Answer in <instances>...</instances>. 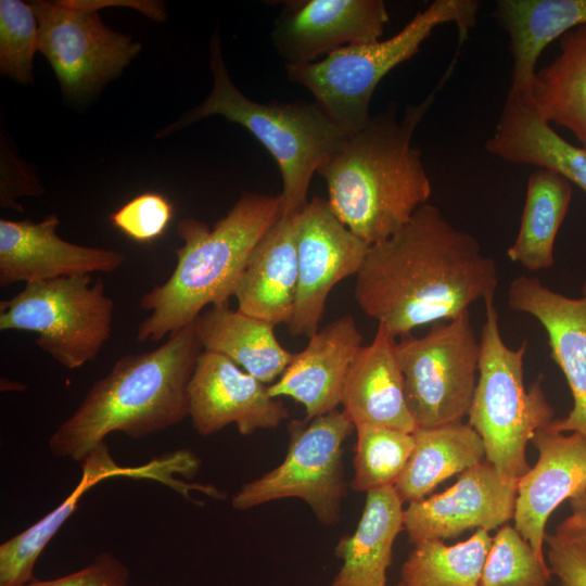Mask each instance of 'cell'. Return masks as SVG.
Returning <instances> with one entry per match:
<instances>
[{
	"label": "cell",
	"instance_id": "34",
	"mask_svg": "<svg viewBox=\"0 0 586 586\" xmlns=\"http://www.w3.org/2000/svg\"><path fill=\"white\" fill-rule=\"evenodd\" d=\"M173 217L171 204L154 192L142 193L110 216L112 225L137 242H151L165 231Z\"/></svg>",
	"mask_w": 586,
	"mask_h": 586
},
{
	"label": "cell",
	"instance_id": "27",
	"mask_svg": "<svg viewBox=\"0 0 586 586\" xmlns=\"http://www.w3.org/2000/svg\"><path fill=\"white\" fill-rule=\"evenodd\" d=\"M415 447L394 487L403 502L423 499L440 483L485 460V447L469 423L418 428Z\"/></svg>",
	"mask_w": 586,
	"mask_h": 586
},
{
	"label": "cell",
	"instance_id": "25",
	"mask_svg": "<svg viewBox=\"0 0 586 586\" xmlns=\"http://www.w3.org/2000/svg\"><path fill=\"white\" fill-rule=\"evenodd\" d=\"M194 327L203 349L228 357L264 384L280 378L294 356L278 341L275 324L229 303L203 310Z\"/></svg>",
	"mask_w": 586,
	"mask_h": 586
},
{
	"label": "cell",
	"instance_id": "1",
	"mask_svg": "<svg viewBox=\"0 0 586 586\" xmlns=\"http://www.w3.org/2000/svg\"><path fill=\"white\" fill-rule=\"evenodd\" d=\"M496 260L429 203L386 240L370 245L356 276L355 300L396 339L450 320L495 296Z\"/></svg>",
	"mask_w": 586,
	"mask_h": 586
},
{
	"label": "cell",
	"instance_id": "16",
	"mask_svg": "<svg viewBox=\"0 0 586 586\" xmlns=\"http://www.w3.org/2000/svg\"><path fill=\"white\" fill-rule=\"evenodd\" d=\"M388 21L382 0L292 1L277 18L271 40L286 64L309 63L347 46L379 40Z\"/></svg>",
	"mask_w": 586,
	"mask_h": 586
},
{
	"label": "cell",
	"instance_id": "6",
	"mask_svg": "<svg viewBox=\"0 0 586 586\" xmlns=\"http://www.w3.org/2000/svg\"><path fill=\"white\" fill-rule=\"evenodd\" d=\"M479 8L475 0H435L394 36L347 46L319 61L285 64L286 76L309 90L333 123L347 133L356 132L371 118L372 94L383 77L412 58L442 24L454 23L462 43L475 25Z\"/></svg>",
	"mask_w": 586,
	"mask_h": 586
},
{
	"label": "cell",
	"instance_id": "21",
	"mask_svg": "<svg viewBox=\"0 0 586 586\" xmlns=\"http://www.w3.org/2000/svg\"><path fill=\"white\" fill-rule=\"evenodd\" d=\"M298 214L280 216L264 234L250 255L234 292L240 311L275 326L289 324L294 310Z\"/></svg>",
	"mask_w": 586,
	"mask_h": 586
},
{
	"label": "cell",
	"instance_id": "17",
	"mask_svg": "<svg viewBox=\"0 0 586 586\" xmlns=\"http://www.w3.org/2000/svg\"><path fill=\"white\" fill-rule=\"evenodd\" d=\"M60 219H0V285L39 282L92 272H112L125 262L118 251L82 246L58 235Z\"/></svg>",
	"mask_w": 586,
	"mask_h": 586
},
{
	"label": "cell",
	"instance_id": "2",
	"mask_svg": "<svg viewBox=\"0 0 586 586\" xmlns=\"http://www.w3.org/2000/svg\"><path fill=\"white\" fill-rule=\"evenodd\" d=\"M454 65L402 119L390 112L371 117L317 171L327 183L334 215L369 245L402 229L431 196L422 153L412 145V137Z\"/></svg>",
	"mask_w": 586,
	"mask_h": 586
},
{
	"label": "cell",
	"instance_id": "30",
	"mask_svg": "<svg viewBox=\"0 0 586 586\" xmlns=\"http://www.w3.org/2000/svg\"><path fill=\"white\" fill-rule=\"evenodd\" d=\"M492 542L488 531L483 528L451 546L440 539L421 542L404 562L400 583L404 586H480Z\"/></svg>",
	"mask_w": 586,
	"mask_h": 586
},
{
	"label": "cell",
	"instance_id": "7",
	"mask_svg": "<svg viewBox=\"0 0 586 586\" xmlns=\"http://www.w3.org/2000/svg\"><path fill=\"white\" fill-rule=\"evenodd\" d=\"M485 302L480 339L479 378L469 410V424L485 447V460L501 475L520 480L530 470L526 445L547 428L555 411L538 378L524 386L523 362L527 342L510 348L498 323L495 296Z\"/></svg>",
	"mask_w": 586,
	"mask_h": 586
},
{
	"label": "cell",
	"instance_id": "13",
	"mask_svg": "<svg viewBox=\"0 0 586 586\" xmlns=\"http://www.w3.org/2000/svg\"><path fill=\"white\" fill-rule=\"evenodd\" d=\"M518 482L484 460L461 472L445 492L410 502L404 528L413 545L455 538L475 527L496 528L514 515Z\"/></svg>",
	"mask_w": 586,
	"mask_h": 586
},
{
	"label": "cell",
	"instance_id": "23",
	"mask_svg": "<svg viewBox=\"0 0 586 586\" xmlns=\"http://www.w3.org/2000/svg\"><path fill=\"white\" fill-rule=\"evenodd\" d=\"M494 16L507 31L512 54L511 94H530L544 49L586 26V0H498Z\"/></svg>",
	"mask_w": 586,
	"mask_h": 586
},
{
	"label": "cell",
	"instance_id": "28",
	"mask_svg": "<svg viewBox=\"0 0 586 586\" xmlns=\"http://www.w3.org/2000/svg\"><path fill=\"white\" fill-rule=\"evenodd\" d=\"M560 52L536 71L528 94L550 125L570 130L586 149V26L559 38Z\"/></svg>",
	"mask_w": 586,
	"mask_h": 586
},
{
	"label": "cell",
	"instance_id": "24",
	"mask_svg": "<svg viewBox=\"0 0 586 586\" xmlns=\"http://www.w3.org/2000/svg\"><path fill=\"white\" fill-rule=\"evenodd\" d=\"M403 504L394 486L367 493L355 533L335 547L343 563L329 586H387L393 544L404 528Z\"/></svg>",
	"mask_w": 586,
	"mask_h": 586
},
{
	"label": "cell",
	"instance_id": "35",
	"mask_svg": "<svg viewBox=\"0 0 586 586\" xmlns=\"http://www.w3.org/2000/svg\"><path fill=\"white\" fill-rule=\"evenodd\" d=\"M129 570L110 552L99 553L87 566L54 579H33L24 586H128Z\"/></svg>",
	"mask_w": 586,
	"mask_h": 586
},
{
	"label": "cell",
	"instance_id": "14",
	"mask_svg": "<svg viewBox=\"0 0 586 586\" xmlns=\"http://www.w3.org/2000/svg\"><path fill=\"white\" fill-rule=\"evenodd\" d=\"M189 417L202 436L234 423L240 434L277 428L289 418L268 386L228 357L203 349L188 387Z\"/></svg>",
	"mask_w": 586,
	"mask_h": 586
},
{
	"label": "cell",
	"instance_id": "20",
	"mask_svg": "<svg viewBox=\"0 0 586 586\" xmlns=\"http://www.w3.org/2000/svg\"><path fill=\"white\" fill-rule=\"evenodd\" d=\"M395 337L378 323L373 341L361 345L345 377L341 405L355 426L371 424L413 433L418 425L407 406Z\"/></svg>",
	"mask_w": 586,
	"mask_h": 586
},
{
	"label": "cell",
	"instance_id": "31",
	"mask_svg": "<svg viewBox=\"0 0 586 586\" xmlns=\"http://www.w3.org/2000/svg\"><path fill=\"white\" fill-rule=\"evenodd\" d=\"M354 477L349 486L357 492H370L394 486L415 447L413 433L358 424Z\"/></svg>",
	"mask_w": 586,
	"mask_h": 586
},
{
	"label": "cell",
	"instance_id": "9",
	"mask_svg": "<svg viewBox=\"0 0 586 586\" xmlns=\"http://www.w3.org/2000/svg\"><path fill=\"white\" fill-rule=\"evenodd\" d=\"M395 354L418 428L459 423L468 416L480 360L469 309L435 322L423 336H402Z\"/></svg>",
	"mask_w": 586,
	"mask_h": 586
},
{
	"label": "cell",
	"instance_id": "26",
	"mask_svg": "<svg viewBox=\"0 0 586 586\" xmlns=\"http://www.w3.org/2000/svg\"><path fill=\"white\" fill-rule=\"evenodd\" d=\"M82 474L69 496L38 522L0 545V586H24L35 579L34 568L42 550L75 512L79 499L99 482L116 476L149 477L148 464L119 467L105 443L81 462Z\"/></svg>",
	"mask_w": 586,
	"mask_h": 586
},
{
	"label": "cell",
	"instance_id": "10",
	"mask_svg": "<svg viewBox=\"0 0 586 586\" xmlns=\"http://www.w3.org/2000/svg\"><path fill=\"white\" fill-rule=\"evenodd\" d=\"M355 424L344 411L316 417L308 424L290 423V444L283 461L263 476L244 484L231 506L246 510L282 498L303 499L323 524L340 520L346 495L343 445Z\"/></svg>",
	"mask_w": 586,
	"mask_h": 586
},
{
	"label": "cell",
	"instance_id": "3",
	"mask_svg": "<svg viewBox=\"0 0 586 586\" xmlns=\"http://www.w3.org/2000/svg\"><path fill=\"white\" fill-rule=\"evenodd\" d=\"M202 351L192 322L154 349L120 357L53 432L51 451L82 462L113 432L140 438L181 422L189 416L188 387Z\"/></svg>",
	"mask_w": 586,
	"mask_h": 586
},
{
	"label": "cell",
	"instance_id": "22",
	"mask_svg": "<svg viewBox=\"0 0 586 586\" xmlns=\"http://www.w3.org/2000/svg\"><path fill=\"white\" fill-rule=\"evenodd\" d=\"M485 146L506 162L553 170L586 191V149L556 132L538 114L528 94L508 93Z\"/></svg>",
	"mask_w": 586,
	"mask_h": 586
},
{
	"label": "cell",
	"instance_id": "5",
	"mask_svg": "<svg viewBox=\"0 0 586 586\" xmlns=\"http://www.w3.org/2000/svg\"><path fill=\"white\" fill-rule=\"evenodd\" d=\"M213 89L198 106L187 111L156 137H165L211 115L246 128L278 163L281 216L301 213L314 174L351 135L333 123L315 102L258 103L246 98L227 71L216 29L209 42Z\"/></svg>",
	"mask_w": 586,
	"mask_h": 586
},
{
	"label": "cell",
	"instance_id": "12",
	"mask_svg": "<svg viewBox=\"0 0 586 586\" xmlns=\"http://www.w3.org/2000/svg\"><path fill=\"white\" fill-rule=\"evenodd\" d=\"M370 245L354 234L327 200L315 196L296 225L297 291L288 324L294 336H313L322 320L331 290L357 276Z\"/></svg>",
	"mask_w": 586,
	"mask_h": 586
},
{
	"label": "cell",
	"instance_id": "33",
	"mask_svg": "<svg viewBox=\"0 0 586 586\" xmlns=\"http://www.w3.org/2000/svg\"><path fill=\"white\" fill-rule=\"evenodd\" d=\"M39 43L37 17L21 0H0V73L15 81L33 82V60Z\"/></svg>",
	"mask_w": 586,
	"mask_h": 586
},
{
	"label": "cell",
	"instance_id": "37",
	"mask_svg": "<svg viewBox=\"0 0 586 586\" xmlns=\"http://www.w3.org/2000/svg\"><path fill=\"white\" fill-rule=\"evenodd\" d=\"M571 514L556 530V535L586 548V493L569 500Z\"/></svg>",
	"mask_w": 586,
	"mask_h": 586
},
{
	"label": "cell",
	"instance_id": "29",
	"mask_svg": "<svg viewBox=\"0 0 586 586\" xmlns=\"http://www.w3.org/2000/svg\"><path fill=\"white\" fill-rule=\"evenodd\" d=\"M572 198V183L560 174L537 168L527 181L518 234L507 256L530 271L555 264L553 246Z\"/></svg>",
	"mask_w": 586,
	"mask_h": 586
},
{
	"label": "cell",
	"instance_id": "15",
	"mask_svg": "<svg viewBox=\"0 0 586 586\" xmlns=\"http://www.w3.org/2000/svg\"><path fill=\"white\" fill-rule=\"evenodd\" d=\"M508 306L531 315L543 326L551 357L572 394L568 416L553 419L547 429L586 436V281L582 295L570 297L545 286L538 278L521 275L509 283Z\"/></svg>",
	"mask_w": 586,
	"mask_h": 586
},
{
	"label": "cell",
	"instance_id": "11",
	"mask_svg": "<svg viewBox=\"0 0 586 586\" xmlns=\"http://www.w3.org/2000/svg\"><path fill=\"white\" fill-rule=\"evenodd\" d=\"M40 51L63 93L82 98L119 75L141 50L129 36L114 31L86 0L31 1Z\"/></svg>",
	"mask_w": 586,
	"mask_h": 586
},
{
	"label": "cell",
	"instance_id": "8",
	"mask_svg": "<svg viewBox=\"0 0 586 586\" xmlns=\"http://www.w3.org/2000/svg\"><path fill=\"white\" fill-rule=\"evenodd\" d=\"M90 275L26 283L0 302V330L36 333V345L68 370L93 360L112 331L114 302Z\"/></svg>",
	"mask_w": 586,
	"mask_h": 586
},
{
	"label": "cell",
	"instance_id": "18",
	"mask_svg": "<svg viewBox=\"0 0 586 586\" xmlns=\"http://www.w3.org/2000/svg\"><path fill=\"white\" fill-rule=\"evenodd\" d=\"M532 442L538 459L518 482L513 519L517 531L545 560L549 515L565 499L586 493V436L545 428L534 434Z\"/></svg>",
	"mask_w": 586,
	"mask_h": 586
},
{
	"label": "cell",
	"instance_id": "4",
	"mask_svg": "<svg viewBox=\"0 0 586 586\" xmlns=\"http://www.w3.org/2000/svg\"><path fill=\"white\" fill-rule=\"evenodd\" d=\"M280 216V194L245 192L213 228L181 219L177 264L165 282L141 297L151 314L139 323L137 340L161 341L194 322L206 306L229 303L254 247Z\"/></svg>",
	"mask_w": 586,
	"mask_h": 586
},
{
	"label": "cell",
	"instance_id": "36",
	"mask_svg": "<svg viewBox=\"0 0 586 586\" xmlns=\"http://www.w3.org/2000/svg\"><path fill=\"white\" fill-rule=\"evenodd\" d=\"M548 566L560 586H586V548L546 534Z\"/></svg>",
	"mask_w": 586,
	"mask_h": 586
},
{
	"label": "cell",
	"instance_id": "19",
	"mask_svg": "<svg viewBox=\"0 0 586 586\" xmlns=\"http://www.w3.org/2000/svg\"><path fill=\"white\" fill-rule=\"evenodd\" d=\"M361 342L353 316L333 320L310 336L303 351L294 353L285 371L268 386L269 395L286 396L302 404L306 420L336 410L345 377Z\"/></svg>",
	"mask_w": 586,
	"mask_h": 586
},
{
	"label": "cell",
	"instance_id": "38",
	"mask_svg": "<svg viewBox=\"0 0 586 586\" xmlns=\"http://www.w3.org/2000/svg\"><path fill=\"white\" fill-rule=\"evenodd\" d=\"M396 586H404L402 583L397 584Z\"/></svg>",
	"mask_w": 586,
	"mask_h": 586
},
{
	"label": "cell",
	"instance_id": "32",
	"mask_svg": "<svg viewBox=\"0 0 586 586\" xmlns=\"http://www.w3.org/2000/svg\"><path fill=\"white\" fill-rule=\"evenodd\" d=\"M551 571L514 526H502L493 538L480 586H548Z\"/></svg>",
	"mask_w": 586,
	"mask_h": 586
}]
</instances>
